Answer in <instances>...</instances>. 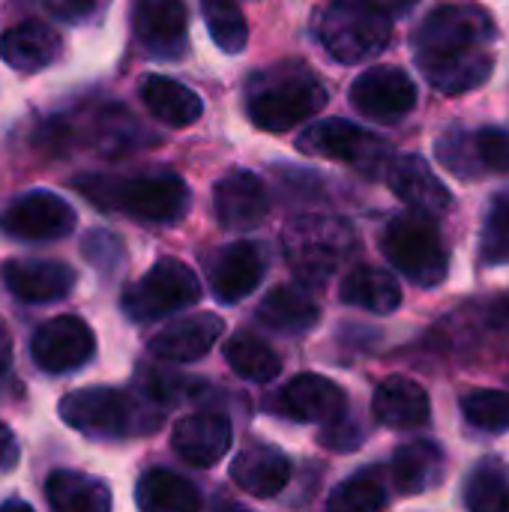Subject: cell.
<instances>
[{"mask_svg":"<svg viewBox=\"0 0 509 512\" xmlns=\"http://www.w3.org/2000/svg\"><path fill=\"white\" fill-rule=\"evenodd\" d=\"M258 318H261V324H267L276 333L300 336V333H306V330H312L318 324L321 309L306 291H300L294 285H279L261 300Z\"/></svg>","mask_w":509,"mask_h":512,"instance_id":"f1b7e54d","label":"cell"},{"mask_svg":"<svg viewBox=\"0 0 509 512\" xmlns=\"http://www.w3.org/2000/svg\"><path fill=\"white\" fill-rule=\"evenodd\" d=\"M465 420L483 432H507L509 429V393L504 390H474L459 402Z\"/></svg>","mask_w":509,"mask_h":512,"instance_id":"e575fe53","label":"cell"},{"mask_svg":"<svg viewBox=\"0 0 509 512\" xmlns=\"http://www.w3.org/2000/svg\"><path fill=\"white\" fill-rule=\"evenodd\" d=\"M417 63H420L426 81L447 96L468 93V90L486 84L492 75V66H495L489 48H471V51H459V54H447V57H429V60H417Z\"/></svg>","mask_w":509,"mask_h":512,"instance_id":"603a6c76","label":"cell"},{"mask_svg":"<svg viewBox=\"0 0 509 512\" xmlns=\"http://www.w3.org/2000/svg\"><path fill=\"white\" fill-rule=\"evenodd\" d=\"M60 54V36L42 21H21L0 39V57L21 72H39Z\"/></svg>","mask_w":509,"mask_h":512,"instance_id":"cb8c5ba5","label":"cell"},{"mask_svg":"<svg viewBox=\"0 0 509 512\" xmlns=\"http://www.w3.org/2000/svg\"><path fill=\"white\" fill-rule=\"evenodd\" d=\"M132 27L150 57L177 60L189 42V12L183 0H135Z\"/></svg>","mask_w":509,"mask_h":512,"instance_id":"4fadbf2b","label":"cell"},{"mask_svg":"<svg viewBox=\"0 0 509 512\" xmlns=\"http://www.w3.org/2000/svg\"><path fill=\"white\" fill-rule=\"evenodd\" d=\"M495 36L498 30L486 9L474 3H444L426 15V21L420 24L414 36L417 60L447 57V54H459L471 48H489Z\"/></svg>","mask_w":509,"mask_h":512,"instance_id":"ba28073f","label":"cell"},{"mask_svg":"<svg viewBox=\"0 0 509 512\" xmlns=\"http://www.w3.org/2000/svg\"><path fill=\"white\" fill-rule=\"evenodd\" d=\"M273 408L297 423H339L348 396L324 375H297L279 390Z\"/></svg>","mask_w":509,"mask_h":512,"instance_id":"5bb4252c","label":"cell"},{"mask_svg":"<svg viewBox=\"0 0 509 512\" xmlns=\"http://www.w3.org/2000/svg\"><path fill=\"white\" fill-rule=\"evenodd\" d=\"M327 105L324 84L306 66H282L261 72L246 99V111L258 129L288 132L291 126L315 117Z\"/></svg>","mask_w":509,"mask_h":512,"instance_id":"3957f363","label":"cell"},{"mask_svg":"<svg viewBox=\"0 0 509 512\" xmlns=\"http://www.w3.org/2000/svg\"><path fill=\"white\" fill-rule=\"evenodd\" d=\"M387 183L390 189L414 210L423 216H438L444 210H450L453 195L450 189L435 177V171L426 165V159L420 156H396L387 168Z\"/></svg>","mask_w":509,"mask_h":512,"instance_id":"d6986e66","label":"cell"},{"mask_svg":"<svg viewBox=\"0 0 509 512\" xmlns=\"http://www.w3.org/2000/svg\"><path fill=\"white\" fill-rule=\"evenodd\" d=\"M339 297H342L345 306L366 309L372 315H390L402 303V291H399V282L393 279V273L369 267V264L366 267H354L342 279Z\"/></svg>","mask_w":509,"mask_h":512,"instance_id":"83f0119b","label":"cell"},{"mask_svg":"<svg viewBox=\"0 0 509 512\" xmlns=\"http://www.w3.org/2000/svg\"><path fill=\"white\" fill-rule=\"evenodd\" d=\"M213 207H216V219L228 231H252L267 219L270 198L261 177H255L252 171H231L216 183Z\"/></svg>","mask_w":509,"mask_h":512,"instance_id":"2e32d148","label":"cell"},{"mask_svg":"<svg viewBox=\"0 0 509 512\" xmlns=\"http://www.w3.org/2000/svg\"><path fill=\"white\" fill-rule=\"evenodd\" d=\"M135 504L141 512H198L201 492L168 468H150L135 486Z\"/></svg>","mask_w":509,"mask_h":512,"instance_id":"4316f807","label":"cell"},{"mask_svg":"<svg viewBox=\"0 0 509 512\" xmlns=\"http://www.w3.org/2000/svg\"><path fill=\"white\" fill-rule=\"evenodd\" d=\"M93 3L96 0H45V6L63 21H81L84 15L93 12Z\"/></svg>","mask_w":509,"mask_h":512,"instance_id":"f35d334b","label":"cell"},{"mask_svg":"<svg viewBox=\"0 0 509 512\" xmlns=\"http://www.w3.org/2000/svg\"><path fill=\"white\" fill-rule=\"evenodd\" d=\"M45 501L51 512H111V489L81 471H54L45 480Z\"/></svg>","mask_w":509,"mask_h":512,"instance_id":"484cf974","label":"cell"},{"mask_svg":"<svg viewBox=\"0 0 509 512\" xmlns=\"http://www.w3.org/2000/svg\"><path fill=\"white\" fill-rule=\"evenodd\" d=\"M18 462V444L15 435L0 423V471H9Z\"/></svg>","mask_w":509,"mask_h":512,"instance_id":"ab89813d","label":"cell"},{"mask_svg":"<svg viewBox=\"0 0 509 512\" xmlns=\"http://www.w3.org/2000/svg\"><path fill=\"white\" fill-rule=\"evenodd\" d=\"M465 504L471 512H509V489L504 474L486 462L465 483Z\"/></svg>","mask_w":509,"mask_h":512,"instance_id":"836d02e7","label":"cell"},{"mask_svg":"<svg viewBox=\"0 0 509 512\" xmlns=\"http://www.w3.org/2000/svg\"><path fill=\"white\" fill-rule=\"evenodd\" d=\"M138 93H141V102L147 105V111L156 120H162V123H168L174 129L192 126L204 111L195 90H189L186 84H180L174 78H165V75H147L141 81Z\"/></svg>","mask_w":509,"mask_h":512,"instance_id":"d4e9b609","label":"cell"},{"mask_svg":"<svg viewBox=\"0 0 509 512\" xmlns=\"http://www.w3.org/2000/svg\"><path fill=\"white\" fill-rule=\"evenodd\" d=\"M318 39L339 63H363L384 51L393 21L366 0H333L318 15Z\"/></svg>","mask_w":509,"mask_h":512,"instance_id":"5b68a950","label":"cell"},{"mask_svg":"<svg viewBox=\"0 0 509 512\" xmlns=\"http://www.w3.org/2000/svg\"><path fill=\"white\" fill-rule=\"evenodd\" d=\"M264 279V255L255 243H231L210 258V288L219 303H240Z\"/></svg>","mask_w":509,"mask_h":512,"instance_id":"e0dca14e","label":"cell"},{"mask_svg":"<svg viewBox=\"0 0 509 512\" xmlns=\"http://www.w3.org/2000/svg\"><path fill=\"white\" fill-rule=\"evenodd\" d=\"M297 147L309 156L351 162L366 174H387L393 156L384 138L348 123V120H318L300 138Z\"/></svg>","mask_w":509,"mask_h":512,"instance_id":"9c48e42d","label":"cell"},{"mask_svg":"<svg viewBox=\"0 0 509 512\" xmlns=\"http://www.w3.org/2000/svg\"><path fill=\"white\" fill-rule=\"evenodd\" d=\"M372 414L381 426L396 429V432L420 429L432 417L429 393L417 381H411L405 375H393L378 384V390L372 396Z\"/></svg>","mask_w":509,"mask_h":512,"instance_id":"44dd1931","label":"cell"},{"mask_svg":"<svg viewBox=\"0 0 509 512\" xmlns=\"http://www.w3.org/2000/svg\"><path fill=\"white\" fill-rule=\"evenodd\" d=\"M96 354V336L78 315H57L30 339V357L33 363L48 375H66L90 363Z\"/></svg>","mask_w":509,"mask_h":512,"instance_id":"30bf717a","label":"cell"},{"mask_svg":"<svg viewBox=\"0 0 509 512\" xmlns=\"http://www.w3.org/2000/svg\"><path fill=\"white\" fill-rule=\"evenodd\" d=\"M12 363V336H9V327L0 321V375L9 369Z\"/></svg>","mask_w":509,"mask_h":512,"instance_id":"b9f144b4","label":"cell"},{"mask_svg":"<svg viewBox=\"0 0 509 512\" xmlns=\"http://www.w3.org/2000/svg\"><path fill=\"white\" fill-rule=\"evenodd\" d=\"M366 3L381 9L384 15H399V12H408L417 0H366Z\"/></svg>","mask_w":509,"mask_h":512,"instance_id":"60d3db41","label":"cell"},{"mask_svg":"<svg viewBox=\"0 0 509 512\" xmlns=\"http://www.w3.org/2000/svg\"><path fill=\"white\" fill-rule=\"evenodd\" d=\"M222 330H225V324L210 312L189 315V318H180V321H171L168 327H162L150 339V354L165 363H195L219 342Z\"/></svg>","mask_w":509,"mask_h":512,"instance_id":"ffe728a7","label":"cell"},{"mask_svg":"<svg viewBox=\"0 0 509 512\" xmlns=\"http://www.w3.org/2000/svg\"><path fill=\"white\" fill-rule=\"evenodd\" d=\"M60 420L87 438H132L162 426V408L147 396H129L111 387H84L57 405Z\"/></svg>","mask_w":509,"mask_h":512,"instance_id":"7a4b0ae2","label":"cell"},{"mask_svg":"<svg viewBox=\"0 0 509 512\" xmlns=\"http://www.w3.org/2000/svg\"><path fill=\"white\" fill-rule=\"evenodd\" d=\"M474 159L480 171H501L509 174V135L501 129H480L471 135Z\"/></svg>","mask_w":509,"mask_h":512,"instance_id":"8d00e7d4","label":"cell"},{"mask_svg":"<svg viewBox=\"0 0 509 512\" xmlns=\"http://www.w3.org/2000/svg\"><path fill=\"white\" fill-rule=\"evenodd\" d=\"M231 480L255 498H276L291 480V459L270 444H249L234 459Z\"/></svg>","mask_w":509,"mask_h":512,"instance_id":"7402d4cb","label":"cell"},{"mask_svg":"<svg viewBox=\"0 0 509 512\" xmlns=\"http://www.w3.org/2000/svg\"><path fill=\"white\" fill-rule=\"evenodd\" d=\"M84 255L96 264V267H108V258H120L123 252H120V240L117 237H111V234H105V231H96V234H90L87 240H84Z\"/></svg>","mask_w":509,"mask_h":512,"instance_id":"74e56055","label":"cell"},{"mask_svg":"<svg viewBox=\"0 0 509 512\" xmlns=\"http://www.w3.org/2000/svg\"><path fill=\"white\" fill-rule=\"evenodd\" d=\"M78 192L102 210H120L141 222H177L189 210V186L171 174H138V177H78Z\"/></svg>","mask_w":509,"mask_h":512,"instance_id":"6da1fadb","label":"cell"},{"mask_svg":"<svg viewBox=\"0 0 509 512\" xmlns=\"http://www.w3.org/2000/svg\"><path fill=\"white\" fill-rule=\"evenodd\" d=\"M480 258L489 267L509 264V192L498 195L486 213V225L480 237Z\"/></svg>","mask_w":509,"mask_h":512,"instance_id":"d590c367","label":"cell"},{"mask_svg":"<svg viewBox=\"0 0 509 512\" xmlns=\"http://www.w3.org/2000/svg\"><path fill=\"white\" fill-rule=\"evenodd\" d=\"M171 447L186 465L210 468L231 447V420L225 414H213V411L183 417V420H177V426L171 432Z\"/></svg>","mask_w":509,"mask_h":512,"instance_id":"ac0fdd59","label":"cell"},{"mask_svg":"<svg viewBox=\"0 0 509 512\" xmlns=\"http://www.w3.org/2000/svg\"><path fill=\"white\" fill-rule=\"evenodd\" d=\"M222 354H225V363L234 369V375H240L243 381H252V384H267L282 372L279 354L252 333L231 336L225 342Z\"/></svg>","mask_w":509,"mask_h":512,"instance_id":"4dcf8cb0","label":"cell"},{"mask_svg":"<svg viewBox=\"0 0 509 512\" xmlns=\"http://www.w3.org/2000/svg\"><path fill=\"white\" fill-rule=\"evenodd\" d=\"M351 105L363 117L396 123L417 105V87L399 66H375L351 84Z\"/></svg>","mask_w":509,"mask_h":512,"instance_id":"7c38bea8","label":"cell"},{"mask_svg":"<svg viewBox=\"0 0 509 512\" xmlns=\"http://www.w3.org/2000/svg\"><path fill=\"white\" fill-rule=\"evenodd\" d=\"M492 321H495L498 327H504L509 333V297H501V300L492 306Z\"/></svg>","mask_w":509,"mask_h":512,"instance_id":"7bdbcfd3","label":"cell"},{"mask_svg":"<svg viewBox=\"0 0 509 512\" xmlns=\"http://www.w3.org/2000/svg\"><path fill=\"white\" fill-rule=\"evenodd\" d=\"M441 468H444V453L435 441H411L402 444L390 462L393 471V483L399 492L405 495H420L426 492L432 483L441 480Z\"/></svg>","mask_w":509,"mask_h":512,"instance_id":"f546056e","label":"cell"},{"mask_svg":"<svg viewBox=\"0 0 509 512\" xmlns=\"http://www.w3.org/2000/svg\"><path fill=\"white\" fill-rule=\"evenodd\" d=\"M201 300V282L177 258H162L156 261L138 282H132L123 291L120 309L129 321L147 324L168 318L180 309H189Z\"/></svg>","mask_w":509,"mask_h":512,"instance_id":"52a82bcc","label":"cell"},{"mask_svg":"<svg viewBox=\"0 0 509 512\" xmlns=\"http://www.w3.org/2000/svg\"><path fill=\"white\" fill-rule=\"evenodd\" d=\"M282 246L297 279L309 285L327 282L357 249L354 228L339 216H297L282 231Z\"/></svg>","mask_w":509,"mask_h":512,"instance_id":"277c9868","label":"cell"},{"mask_svg":"<svg viewBox=\"0 0 509 512\" xmlns=\"http://www.w3.org/2000/svg\"><path fill=\"white\" fill-rule=\"evenodd\" d=\"M384 504H387V489L381 477L375 471H366L339 483L324 512H381Z\"/></svg>","mask_w":509,"mask_h":512,"instance_id":"d6a6232c","label":"cell"},{"mask_svg":"<svg viewBox=\"0 0 509 512\" xmlns=\"http://www.w3.org/2000/svg\"><path fill=\"white\" fill-rule=\"evenodd\" d=\"M6 291L21 303H54L75 288V270L60 261L15 258L0 267Z\"/></svg>","mask_w":509,"mask_h":512,"instance_id":"9a60e30c","label":"cell"},{"mask_svg":"<svg viewBox=\"0 0 509 512\" xmlns=\"http://www.w3.org/2000/svg\"><path fill=\"white\" fill-rule=\"evenodd\" d=\"M0 512H33V507L24 504V501H6V504L0 507Z\"/></svg>","mask_w":509,"mask_h":512,"instance_id":"ee69618b","label":"cell"},{"mask_svg":"<svg viewBox=\"0 0 509 512\" xmlns=\"http://www.w3.org/2000/svg\"><path fill=\"white\" fill-rule=\"evenodd\" d=\"M207 30L225 54H240L249 42L246 15L237 0H201Z\"/></svg>","mask_w":509,"mask_h":512,"instance_id":"1f68e13d","label":"cell"},{"mask_svg":"<svg viewBox=\"0 0 509 512\" xmlns=\"http://www.w3.org/2000/svg\"><path fill=\"white\" fill-rule=\"evenodd\" d=\"M381 252L408 282L417 288H435L447 279L450 255L438 228L423 213H405L390 219L381 234Z\"/></svg>","mask_w":509,"mask_h":512,"instance_id":"8992f818","label":"cell"},{"mask_svg":"<svg viewBox=\"0 0 509 512\" xmlns=\"http://www.w3.org/2000/svg\"><path fill=\"white\" fill-rule=\"evenodd\" d=\"M75 210L48 189H33L18 195L0 213V231L18 240H60L72 234Z\"/></svg>","mask_w":509,"mask_h":512,"instance_id":"8fae6325","label":"cell"}]
</instances>
